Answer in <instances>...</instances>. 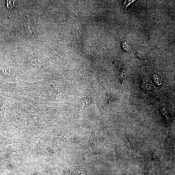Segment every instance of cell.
<instances>
[{
  "instance_id": "2",
  "label": "cell",
  "mask_w": 175,
  "mask_h": 175,
  "mask_svg": "<svg viewBox=\"0 0 175 175\" xmlns=\"http://www.w3.org/2000/svg\"><path fill=\"white\" fill-rule=\"evenodd\" d=\"M25 29L28 34L32 35L33 32L32 25L30 19L28 18L26 19L25 22Z\"/></svg>"
},
{
  "instance_id": "3",
  "label": "cell",
  "mask_w": 175,
  "mask_h": 175,
  "mask_svg": "<svg viewBox=\"0 0 175 175\" xmlns=\"http://www.w3.org/2000/svg\"><path fill=\"white\" fill-rule=\"evenodd\" d=\"M71 172L73 175H89L88 172L83 168L73 169Z\"/></svg>"
},
{
  "instance_id": "1",
  "label": "cell",
  "mask_w": 175,
  "mask_h": 175,
  "mask_svg": "<svg viewBox=\"0 0 175 175\" xmlns=\"http://www.w3.org/2000/svg\"><path fill=\"white\" fill-rule=\"evenodd\" d=\"M88 147L90 153L95 155L97 154V139L94 133L92 134L90 136L88 143Z\"/></svg>"
}]
</instances>
